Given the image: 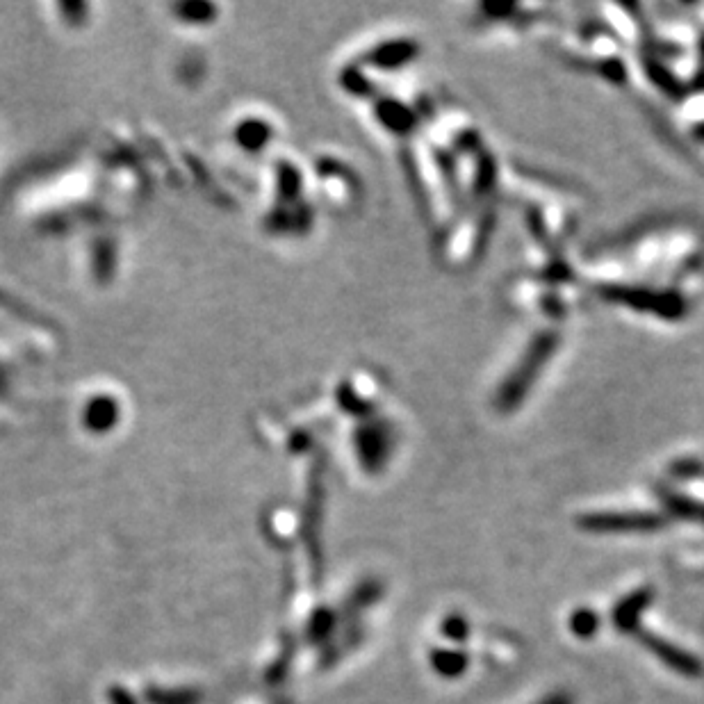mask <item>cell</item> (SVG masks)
I'll return each instance as SVG.
<instances>
[{
  "label": "cell",
  "instance_id": "3",
  "mask_svg": "<svg viewBox=\"0 0 704 704\" xmlns=\"http://www.w3.org/2000/svg\"><path fill=\"white\" fill-rule=\"evenodd\" d=\"M654 597V591L650 586L638 588V591L629 593L625 600H620L616 607H613V625H616L620 632H638V618L641 613L650 607Z\"/></svg>",
  "mask_w": 704,
  "mask_h": 704
},
{
  "label": "cell",
  "instance_id": "5",
  "mask_svg": "<svg viewBox=\"0 0 704 704\" xmlns=\"http://www.w3.org/2000/svg\"><path fill=\"white\" fill-rule=\"evenodd\" d=\"M597 627H600V618H597L593 611L581 609V611H577V613H572L570 629H572V632H575L577 636H581V638L593 636V634L597 632Z\"/></svg>",
  "mask_w": 704,
  "mask_h": 704
},
{
  "label": "cell",
  "instance_id": "4",
  "mask_svg": "<svg viewBox=\"0 0 704 704\" xmlns=\"http://www.w3.org/2000/svg\"><path fill=\"white\" fill-rule=\"evenodd\" d=\"M468 657L456 650H436L431 654V666L442 677H458L468 668Z\"/></svg>",
  "mask_w": 704,
  "mask_h": 704
},
{
  "label": "cell",
  "instance_id": "8",
  "mask_svg": "<svg viewBox=\"0 0 704 704\" xmlns=\"http://www.w3.org/2000/svg\"><path fill=\"white\" fill-rule=\"evenodd\" d=\"M538 704H572V698L568 693H554V695H550V698H545L543 702H538Z\"/></svg>",
  "mask_w": 704,
  "mask_h": 704
},
{
  "label": "cell",
  "instance_id": "2",
  "mask_svg": "<svg viewBox=\"0 0 704 704\" xmlns=\"http://www.w3.org/2000/svg\"><path fill=\"white\" fill-rule=\"evenodd\" d=\"M636 638H638V643H641L645 650L652 652L654 657H657L663 663V666L673 668L677 675L691 677V679L702 677L704 666H702V661L695 657V654L686 652L682 648H677V645H673V643L663 641V638H659L657 634L643 632V629H638Z\"/></svg>",
  "mask_w": 704,
  "mask_h": 704
},
{
  "label": "cell",
  "instance_id": "7",
  "mask_svg": "<svg viewBox=\"0 0 704 704\" xmlns=\"http://www.w3.org/2000/svg\"><path fill=\"white\" fill-rule=\"evenodd\" d=\"M468 632H470L468 622H465L461 616H449L445 622H442V634L452 638V641H463V638L468 636Z\"/></svg>",
  "mask_w": 704,
  "mask_h": 704
},
{
  "label": "cell",
  "instance_id": "1",
  "mask_svg": "<svg viewBox=\"0 0 704 704\" xmlns=\"http://www.w3.org/2000/svg\"><path fill=\"white\" fill-rule=\"evenodd\" d=\"M579 525L593 534H648L663 527V520L650 513H597L584 515Z\"/></svg>",
  "mask_w": 704,
  "mask_h": 704
},
{
  "label": "cell",
  "instance_id": "6",
  "mask_svg": "<svg viewBox=\"0 0 704 704\" xmlns=\"http://www.w3.org/2000/svg\"><path fill=\"white\" fill-rule=\"evenodd\" d=\"M668 506L677 515H682V518H691L704 525V504H695L691 499H682V497H668Z\"/></svg>",
  "mask_w": 704,
  "mask_h": 704
}]
</instances>
